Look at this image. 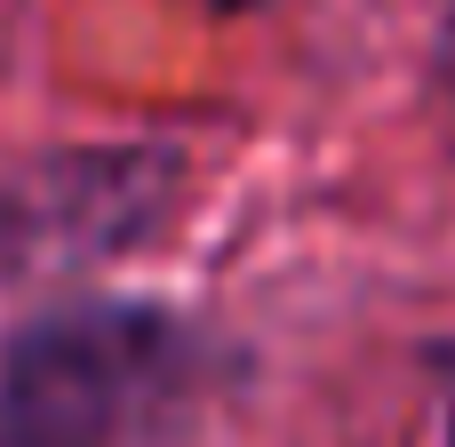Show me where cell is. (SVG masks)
Returning a JSON list of instances; mask_svg holds the SVG:
<instances>
[{
    "mask_svg": "<svg viewBox=\"0 0 455 447\" xmlns=\"http://www.w3.org/2000/svg\"><path fill=\"white\" fill-rule=\"evenodd\" d=\"M216 344L152 304H80L8 344L0 447H160L216 392Z\"/></svg>",
    "mask_w": 455,
    "mask_h": 447,
    "instance_id": "cell-1",
    "label": "cell"
},
{
    "mask_svg": "<svg viewBox=\"0 0 455 447\" xmlns=\"http://www.w3.org/2000/svg\"><path fill=\"white\" fill-rule=\"evenodd\" d=\"M216 8H248V0H216Z\"/></svg>",
    "mask_w": 455,
    "mask_h": 447,
    "instance_id": "cell-2",
    "label": "cell"
}]
</instances>
